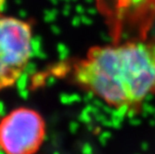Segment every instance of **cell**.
Wrapping results in <instances>:
<instances>
[{
    "mask_svg": "<svg viewBox=\"0 0 155 154\" xmlns=\"http://www.w3.org/2000/svg\"><path fill=\"white\" fill-rule=\"evenodd\" d=\"M73 78L108 105L134 109L155 92V41L94 47L74 63Z\"/></svg>",
    "mask_w": 155,
    "mask_h": 154,
    "instance_id": "cell-1",
    "label": "cell"
},
{
    "mask_svg": "<svg viewBox=\"0 0 155 154\" xmlns=\"http://www.w3.org/2000/svg\"><path fill=\"white\" fill-rule=\"evenodd\" d=\"M46 136V123L30 108L11 110L0 121V149L6 154H35Z\"/></svg>",
    "mask_w": 155,
    "mask_h": 154,
    "instance_id": "cell-3",
    "label": "cell"
},
{
    "mask_svg": "<svg viewBox=\"0 0 155 154\" xmlns=\"http://www.w3.org/2000/svg\"><path fill=\"white\" fill-rule=\"evenodd\" d=\"M33 30L29 22L0 17V90L15 85L29 63Z\"/></svg>",
    "mask_w": 155,
    "mask_h": 154,
    "instance_id": "cell-2",
    "label": "cell"
}]
</instances>
